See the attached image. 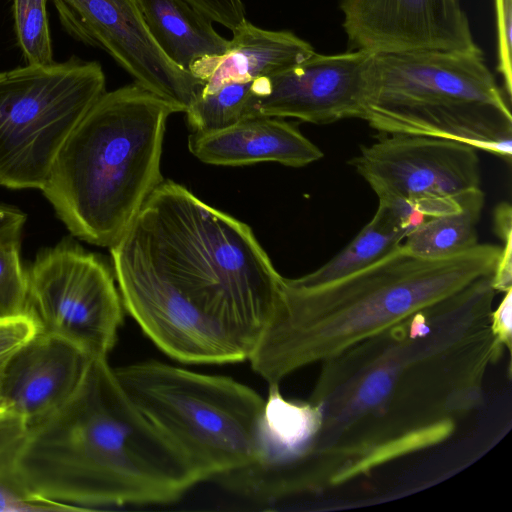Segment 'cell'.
<instances>
[{
	"label": "cell",
	"instance_id": "obj_2",
	"mask_svg": "<svg viewBox=\"0 0 512 512\" xmlns=\"http://www.w3.org/2000/svg\"><path fill=\"white\" fill-rule=\"evenodd\" d=\"M110 252L125 311L165 354L249 360L283 276L247 224L163 181Z\"/></svg>",
	"mask_w": 512,
	"mask_h": 512
},
{
	"label": "cell",
	"instance_id": "obj_6",
	"mask_svg": "<svg viewBox=\"0 0 512 512\" xmlns=\"http://www.w3.org/2000/svg\"><path fill=\"white\" fill-rule=\"evenodd\" d=\"M362 119L381 134L450 139L512 158V114L482 51L371 53Z\"/></svg>",
	"mask_w": 512,
	"mask_h": 512
},
{
	"label": "cell",
	"instance_id": "obj_18",
	"mask_svg": "<svg viewBox=\"0 0 512 512\" xmlns=\"http://www.w3.org/2000/svg\"><path fill=\"white\" fill-rule=\"evenodd\" d=\"M407 236L408 230L396 213L379 201L372 219L340 253L313 272L293 280L314 286L352 274L395 251Z\"/></svg>",
	"mask_w": 512,
	"mask_h": 512
},
{
	"label": "cell",
	"instance_id": "obj_27",
	"mask_svg": "<svg viewBox=\"0 0 512 512\" xmlns=\"http://www.w3.org/2000/svg\"><path fill=\"white\" fill-rule=\"evenodd\" d=\"M195 10L209 18L212 22L221 24L234 31L247 19L242 0H184Z\"/></svg>",
	"mask_w": 512,
	"mask_h": 512
},
{
	"label": "cell",
	"instance_id": "obj_4",
	"mask_svg": "<svg viewBox=\"0 0 512 512\" xmlns=\"http://www.w3.org/2000/svg\"><path fill=\"white\" fill-rule=\"evenodd\" d=\"M501 247L477 244L443 259L408 254L402 244L374 264L305 286L284 278L273 313L249 358L268 385L323 362L413 312L493 275Z\"/></svg>",
	"mask_w": 512,
	"mask_h": 512
},
{
	"label": "cell",
	"instance_id": "obj_25",
	"mask_svg": "<svg viewBox=\"0 0 512 512\" xmlns=\"http://www.w3.org/2000/svg\"><path fill=\"white\" fill-rule=\"evenodd\" d=\"M39 331L36 320L29 314L0 321V393L10 360Z\"/></svg>",
	"mask_w": 512,
	"mask_h": 512
},
{
	"label": "cell",
	"instance_id": "obj_10",
	"mask_svg": "<svg viewBox=\"0 0 512 512\" xmlns=\"http://www.w3.org/2000/svg\"><path fill=\"white\" fill-rule=\"evenodd\" d=\"M63 28L106 51L135 82L185 112L202 84L170 61L151 35L138 0H51Z\"/></svg>",
	"mask_w": 512,
	"mask_h": 512
},
{
	"label": "cell",
	"instance_id": "obj_13",
	"mask_svg": "<svg viewBox=\"0 0 512 512\" xmlns=\"http://www.w3.org/2000/svg\"><path fill=\"white\" fill-rule=\"evenodd\" d=\"M370 55L364 50L332 55L314 52L299 64L264 77L254 115L296 118L313 124L362 119Z\"/></svg>",
	"mask_w": 512,
	"mask_h": 512
},
{
	"label": "cell",
	"instance_id": "obj_14",
	"mask_svg": "<svg viewBox=\"0 0 512 512\" xmlns=\"http://www.w3.org/2000/svg\"><path fill=\"white\" fill-rule=\"evenodd\" d=\"M90 358L75 346L39 331L10 360L0 408L28 427L61 406L78 386Z\"/></svg>",
	"mask_w": 512,
	"mask_h": 512
},
{
	"label": "cell",
	"instance_id": "obj_12",
	"mask_svg": "<svg viewBox=\"0 0 512 512\" xmlns=\"http://www.w3.org/2000/svg\"><path fill=\"white\" fill-rule=\"evenodd\" d=\"M340 8L353 50H481L460 0H341Z\"/></svg>",
	"mask_w": 512,
	"mask_h": 512
},
{
	"label": "cell",
	"instance_id": "obj_22",
	"mask_svg": "<svg viewBox=\"0 0 512 512\" xmlns=\"http://www.w3.org/2000/svg\"><path fill=\"white\" fill-rule=\"evenodd\" d=\"M47 0H12V14L18 46L26 64L54 62Z\"/></svg>",
	"mask_w": 512,
	"mask_h": 512
},
{
	"label": "cell",
	"instance_id": "obj_8",
	"mask_svg": "<svg viewBox=\"0 0 512 512\" xmlns=\"http://www.w3.org/2000/svg\"><path fill=\"white\" fill-rule=\"evenodd\" d=\"M97 61L76 56L0 73V185L41 189L63 144L106 91Z\"/></svg>",
	"mask_w": 512,
	"mask_h": 512
},
{
	"label": "cell",
	"instance_id": "obj_24",
	"mask_svg": "<svg viewBox=\"0 0 512 512\" xmlns=\"http://www.w3.org/2000/svg\"><path fill=\"white\" fill-rule=\"evenodd\" d=\"M494 228L503 242L497 266L492 275L496 292L512 289V210L508 203H501L494 212Z\"/></svg>",
	"mask_w": 512,
	"mask_h": 512
},
{
	"label": "cell",
	"instance_id": "obj_7",
	"mask_svg": "<svg viewBox=\"0 0 512 512\" xmlns=\"http://www.w3.org/2000/svg\"><path fill=\"white\" fill-rule=\"evenodd\" d=\"M129 398L176 448L199 482L256 459L264 398L236 380L158 361L114 368Z\"/></svg>",
	"mask_w": 512,
	"mask_h": 512
},
{
	"label": "cell",
	"instance_id": "obj_9",
	"mask_svg": "<svg viewBox=\"0 0 512 512\" xmlns=\"http://www.w3.org/2000/svg\"><path fill=\"white\" fill-rule=\"evenodd\" d=\"M27 275V313L41 332L90 359L107 358L123 323L113 271L98 256L65 239L41 251Z\"/></svg>",
	"mask_w": 512,
	"mask_h": 512
},
{
	"label": "cell",
	"instance_id": "obj_26",
	"mask_svg": "<svg viewBox=\"0 0 512 512\" xmlns=\"http://www.w3.org/2000/svg\"><path fill=\"white\" fill-rule=\"evenodd\" d=\"M497 29V70L508 99L512 94V0H494Z\"/></svg>",
	"mask_w": 512,
	"mask_h": 512
},
{
	"label": "cell",
	"instance_id": "obj_5",
	"mask_svg": "<svg viewBox=\"0 0 512 512\" xmlns=\"http://www.w3.org/2000/svg\"><path fill=\"white\" fill-rule=\"evenodd\" d=\"M177 108L134 82L104 92L60 149L40 189L76 237L111 247L131 225L160 171Z\"/></svg>",
	"mask_w": 512,
	"mask_h": 512
},
{
	"label": "cell",
	"instance_id": "obj_1",
	"mask_svg": "<svg viewBox=\"0 0 512 512\" xmlns=\"http://www.w3.org/2000/svg\"><path fill=\"white\" fill-rule=\"evenodd\" d=\"M495 293L492 275L480 277L321 362L308 400L322 423L297 466L308 489L345 483L375 449L480 408L504 350L491 331Z\"/></svg>",
	"mask_w": 512,
	"mask_h": 512
},
{
	"label": "cell",
	"instance_id": "obj_16",
	"mask_svg": "<svg viewBox=\"0 0 512 512\" xmlns=\"http://www.w3.org/2000/svg\"><path fill=\"white\" fill-rule=\"evenodd\" d=\"M227 50L198 60L189 72L201 82L206 95L231 82L270 77L291 68L315 50L291 31L267 30L246 20L232 31Z\"/></svg>",
	"mask_w": 512,
	"mask_h": 512
},
{
	"label": "cell",
	"instance_id": "obj_28",
	"mask_svg": "<svg viewBox=\"0 0 512 512\" xmlns=\"http://www.w3.org/2000/svg\"><path fill=\"white\" fill-rule=\"evenodd\" d=\"M491 331L496 339L507 350L512 344V289L504 293V297L496 310L491 313Z\"/></svg>",
	"mask_w": 512,
	"mask_h": 512
},
{
	"label": "cell",
	"instance_id": "obj_17",
	"mask_svg": "<svg viewBox=\"0 0 512 512\" xmlns=\"http://www.w3.org/2000/svg\"><path fill=\"white\" fill-rule=\"evenodd\" d=\"M138 2L156 43L166 57L183 70L189 72L198 60L222 55L227 50L229 40L215 30L209 18L186 1Z\"/></svg>",
	"mask_w": 512,
	"mask_h": 512
},
{
	"label": "cell",
	"instance_id": "obj_29",
	"mask_svg": "<svg viewBox=\"0 0 512 512\" xmlns=\"http://www.w3.org/2000/svg\"><path fill=\"white\" fill-rule=\"evenodd\" d=\"M25 221L22 211L0 204V243L20 240Z\"/></svg>",
	"mask_w": 512,
	"mask_h": 512
},
{
	"label": "cell",
	"instance_id": "obj_11",
	"mask_svg": "<svg viewBox=\"0 0 512 512\" xmlns=\"http://www.w3.org/2000/svg\"><path fill=\"white\" fill-rule=\"evenodd\" d=\"M476 150L445 138L382 134L351 163L379 200L443 198L480 188Z\"/></svg>",
	"mask_w": 512,
	"mask_h": 512
},
{
	"label": "cell",
	"instance_id": "obj_20",
	"mask_svg": "<svg viewBox=\"0 0 512 512\" xmlns=\"http://www.w3.org/2000/svg\"><path fill=\"white\" fill-rule=\"evenodd\" d=\"M28 428L20 417L0 412V512L78 511L43 499L26 486L18 462Z\"/></svg>",
	"mask_w": 512,
	"mask_h": 512
},
{
	"label": "cell",
	"instance_id": "obj_21",
	"mask_svg": "<svg viewBox=\"0 0 512 512\" xmlns=\"http://www.w3.org/2000/svg\"><path fill=\"white\" fill-rule=\"evenodd\" d=\"M257 79L227 83L210 94H199L185 111L192 132L219 130L254 115Z\"/></svg>",
	"mask_w": 512,
	"mask_h": 512
},
{
	"label": "cell",
	"instance_id": "obj_23",
	"mask_svg": "<svg viewBox=\"0 0 512 512\" xmlns=\"http://www.w3.org/2000/svg\"><path fill=\"white\" fill-rule=\"evenodd\" d=\"M27 313V275L20 262V240L0 243V321Z\"/></svg>",
	"mask_w": 512,
	"mask_h": 512
},
{
	"label": "cell",
	"instance_id": "obj_15",
	"mask_svg": "<svg viewBox=\"0 0 512 512\" xmlns=\"http://www.w3.org/2000/svg\"><path fill=\"white\" fill-rule=\"evenodd\" d=\"M188 148L200 161L223 166L277 162L302 167L323 157L295 125L266 115L247 116L219 130L192 132Z\"/></svg>",
	"mask_w": 512,
	"mask_h": 512
},
{
	"label": "cell",
	"instance_id": "obj_19",
	"mask_svg": "<svg viewBox=\"0 0 512 512\" xmlns=\"http://www.w3.org/2000/svg\"><path fill=\"white\" fill-rule=\"evenodd\" d=\"M483 206L481 188L468 191L460 209L426 220L404 239L402 248L425 259L448 258L473 248Z\"/></svg>",
	"mask_w": 512,
	"mask_h": 512
},
{
	"label": "cell",
	"instance_id": "obj_3",
	"mask_svg": "<svg viewBox=\"0 0 512 512\" xmlns=\"http://www.w3.org/2000/svg\"><path fill=\"white\" fill-rule=\"evenodd\" d=\"M18 466L32 493L78 511L169 503L199 482L107 358L90 359L71 396L28 428Z\"/></svg>",
	"mask_w": 512,
	"mask_h": 512
}]
</instances>
